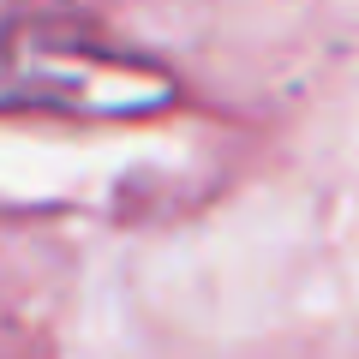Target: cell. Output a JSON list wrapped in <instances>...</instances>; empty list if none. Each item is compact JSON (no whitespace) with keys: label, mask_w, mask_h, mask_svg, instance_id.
<instances>
[{"label":"cell","mask_w":359,"mask_h":359,"mask_svg":"<svg viewBox=\"0 0 359 359\" xmlns=\"http://www.w3.org/2000/svg\"><path fill=\"white\" fill-rule=\"evenodd\" d=\"M180 102L162 60L72 25H0V114L150 120Z\"/></svg>","instance_id":"1"}]
</instances>
